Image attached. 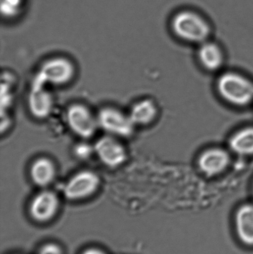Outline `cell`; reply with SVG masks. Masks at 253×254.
Here are the masks:
<instances>
[{"label":"cell","instance_id":"cell-1","mask_svg":"<svg viewBox=\"0 0 253 254\" xmlns=\"http://www.w3.org/2000/svg\"><path fill=\"white\" fill-rule=\"evenodd\" d=\"M217 86L221 96L233 105L245 107L253 101V82L237 73L223 74Z\"/></svg>","mask_w":253,"mask_h":254},{"label":"cell","instance_id":"cell-2","mask_svg":"<svg viewBox=\"0 0 253 254\" xmlns=\"http://www.w3.org/2000/svg\"><path fill=\"white\" fill-rule=\"evenodd\" d=\"M172 28L178 37L190 43H203L210 32L207 22L192 11L178 13L172 21Z\"/></svg>","mask_w":253,"mask_h":254},{"label":"cell","instance_id":"cell-3","mask_svg":"<svg viewBox=\"0 0 253 254\" xmlns=\"http://www.w3.org/2000/svg\"><path fill=\"white\" fill-rule=\"evenodd\" d=\"M75 74L71 61L63 58H54L45 62L34 79L32 86H44L46 83L65 85L69 83Z\"/></svg>","mask_w":253,"mask_h":254},{"label":"cell","instance_id":"cell-4","mask_svg":"<svg viewBox=\"0 0 253 254\" xmlns=\"http://www.w3.org/2000/svg\"><path fill=\"white\" fill-rule=\"evenodd\" d=\"M101 184L99 176L91 170H83L72 176L65 185L64 195L70 201L89 198L98 190Z\"/></svg>","mask_w":253,"mask_h":254},{"label":"cell","instance_id":"cell-5","mask_svg":"<svg viewBox=\"0 0 253 254\" xmlns=\"http://www.w3.org/2000/svg\"><path fill=\"white\" fill-rule=\"evenodd\" d=\"M97 119L98 126L114 137H129L133 133L135 127L129 116H126L120 110L112 107L102 109Z\"/></svg>","mask_w":253,"mask_h":254},{"label":"cell","instance_id":"cell-6","mask_svg":"<svg viewBox=\"0 0 253 254\" xmlns=\"http://www.w3.org/2000/svg\"><path fill=\"white\" fill-rule=\"evenodd\" d=\"M59 198L54 192L43 190L31 200L28 207V213L34 222L40 224L48 223L54 219L59 211Z\"/></svg>","mask_w":253,"mask_h":254},{"label":"cell","instance_id":"cell-7","mask_svg":"<svg viewBox=\"0 0 253 254\" xmlns=\"http://www.w3.org/2000/svg\"><path fill=\"white\" fill-rule=\"evenodd\" d=\"M66 122L73 132L83 138L93 136L99 127L97 117L83 104H73L68 107Z\"/></svg>","mask_w":253,"mask_h":254},{"label":"cell","instance_id":"cell-8","mask_svg":"<svg viewBox=\"0 0 253 254\" xmlns=\"http://www.w3.org/2000/svg\"><path fill=\"white\" fill-rule=\"evenodd\" d=\"M95 152L101 162L111 168L120 167L127 158L126 149L114 136L106 135L97 140Z\"/></svg>","mask_w":253,"mask_h":254},{"label":"cell","instance_id":"cell-9","mask_svg":"<svg viewBox=\"0 0 253 254\" xmlns=\"http://www.w3.org/2000/svg\"><path fill=\"white\" fill-rule=\"evenodd\" d=\"M234 226L239 241L243 246L253 248V204H242L234 215Z\"/></svg>","mask_w":253,"mask_h":254},{"label":"cell","instance_id":"cell-10","mask_svg":"<svg viewBox=\"0 0 253 254\" xmlns=\"http://www.w3.org/2000/svg\"><path fill=\"white\" fill-rule=\"evenodd\" d=\"M228 152L223 149L213 148L205 151L199 158L201 171L207 176H214L224 172L230 164Z\"/></svg>","mask_w":253,"mask_h":254},{"label":"cell","instance_id":"cell-11","mask_svg":"<svg viewBox=\"0 0 253 254\" xmlns=\"http://www.w3.org/2000/svg\"><path fill=\"white\" fill-rule=\"evenodd\" d=\"M53 105V98L44 86H32L28 96V108L34 117L46 119L51 113Z\"/></svg>","mask_w":253,"mask_h":254},{"label":"cell","instance_id":"cell-12","mask_svg":"<svg viewBox=\"0 0 253 254\" xmlns=\"http://www.w3.org/2000/svg\"><path fill=\"white\" fill-rule=\"evenodd\" d=\"M56 167L51 160L46 157L37 158L31 164L30 176L34 185L41 188L48 186L54 180Z\"/></svg>","mask_w":253,"mask_h":254},{"label":"cell","instance_id":"cell-13","mask_svg":"<svg viewBox=\"0 0 253 254\" xmlns=\"http://www.w3.org/2000/svg\"><path fill=\"white\" fill-rule=\"evenodd\" d=\"M129 116L135 126H147L157 117V108L151 100H143L132 107Z\"/></svg>","mask_w":253,"mask_h":254},{"label":"cell","instance_id":"cell-14","mask_svg":"<svg viewBox=\"0 0 253 254\" xmlns=\"http://www.w3.org/2000/svg\"><path fill=\"white\" fill-rule=\"evenodd\" d=\"M201 64L209 71L221 68L224 62V55L221 49L212 43H203L199 51Z\"/></svg>","mask_w":253,"mask_h":254},{"label":"cell","instance_id":"cell-15","mask_svg":"<svg viewBox=\"0 0 253 254\" xmlns=\"http://www.w3.org/2000/svg\"><path fill=\"white\" fill-rule=\"evenodd\" d=\"M229 145L231 150L237 155H253V127L239 130L232 136Z\"/></svg>","mask_w":253,"mask_h":254},{"label":"cell","instance_id":"cell-16","mask_svg":"<svg viewBox=\"0 0 253 254\" xmlns=\"http://www.w3.org/2000/svg\"><path fill=\"white\" fill-rule=\"evenodd\" d=\"M22 0H1V11L4 16H11L19 11Z\"/></svg>","mask_w":253,"mask_h":254},{"label":"cell","instance_id":"cell-17","mask_svg":"<svg viewBox=\"0 0 253 254\" xmlns=\"http://www.w3.org/2000/svg\"><path fill=\"white\" fill-rule=\"evenodd\" d=\"M95 152L94 146H90L87 143H80L76 145L74 153L77 158L80 159H87Z\"/></svg>","mask_w":253,"mask_h":254},{"label":"cell","instance_id":"cell-18","mask_svg":"<svg viewBox=\"0 0 253 254\" xmlns=\"http://www.w3.org/2000/svg\"><path fill=\"white\" fill-rule=\"evenodd\" d=\"M38 254H63V250L59 245L49 243L40 248Z\"/></svg>","mask_w":253,"mask_h":254},{"label":"cell","instance_id":"cell-19","mask_svg":"<svg viewBox=\"0 0 253 254\" xmlns=\"http://www.w3.org/2000/svg\"><path fill=\"white\" fill-rule=\"evenodd\" d=\"M81 254H107L104 251L101 250L98 248L91 247L85 249Z\"/></svg>","mask_w":253,"mask_h":254},{"label":"cell","instance_id":"cell-20","mask_svg":"<svg viewBox=\"0 0 253 254\" xmlns=\"http://www.w3.org/2000/svg\"></svg>","mask_w":253,"mask_h":254}]
</instances>
